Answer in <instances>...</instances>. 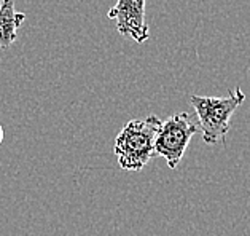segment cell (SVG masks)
Returning a JSON list of instances; mask_svg holds the SVG:
<instances>
[{
  "label": "cell",
  "mask_w": 250,
  "mask_h": 236,
  "mask_svg": "<svg viewBox=\"0 0 250 236\" xmlns=\"http://www.w3.org/2000/svg\"><path fill=\"white\" fill-rule=\"evenodd\" d=\"M156 115L127 122L115 139L113 152L123 171H142L155 155L156 137L161 129Z\"/></svg>",
  "instance_id": "obj_1"
},
{
  "label": "cell",
  "mask_w": 250,
  "mask_h": 236,
  "mask_svg": "<svg viewBox=\"0 0 250 236\" xmlns=\"http://www.w3.org/2000/svg\"><path fill=\"white\" fill-rule=\"evenodd\" d=\"M244 101H246V94L241 88L231 89L227 98L198 94L190 96V102L198 117L199 129L203 132V141L207 145L225 144V137L231 128L229 120Z\"/></svg>",
  "instance_id": "obj_2"
},
{
  "label": "cell",
  "mask_w": 250,
  "mask_h": 236,
  "mask_svg": "<svg viewBox=\"0 0 250 236\" xmlns=\"http://www.w3.org/2000/svg\"><path fill=\"white\" fill-rule=\"evenodd\" d=\"M199 129L198 122L190 113H175L161 123L160 134L156 137L155 153L166 160L170 169H175L184 158L191 137Z\"/></svg>",
  "instance_id": "obj_3"
},
{
  "label": "cell",
  "mask_w": 250,
  "mask_h": 236,
  "mask_svg": "<svg viewBox=\"0 0 250 236\" xmlns=\"http://www.w3.org/2000/svg\"><path fill=\"white\" fill-rule=\"evenodd\" d=\"M107 16L117 22L121 35L132 39L136 43H145L150 39L148 24L145 21V0H117Z\"/></svg>",
  "instance_id": "obj_4"
},
{
  "label": "cell",
  "mask_w": 250,
  "mask_h": 236,
  "mask_svg": "<svg viewBox=\"0 0 250 236\" xmlns=\"http://www.w3.org/2000/svg\"><path fill=\"white\" fill-rule=\"evenodd\" d=\"M26 15L15 8V0H0V48H10L18 40V31Z\"/></svg>",
  "instance_id": "obj_5"
},
{
  "label": "cell",
  "mask_w": 250,
  "mask_h": 236,
  "mask_svg": "<svg viewBox=\"0 0 250 236\" xmlns=\"http://www.w3.org/2000/svg\"><path fill=\"white\" fill-rule=\"evenodd\" d=\"M3 137H5V132H3V126L0 125V144L3 142Z\"/></svg>",
  "instance_id": "obj_6"
}]
</instances>
